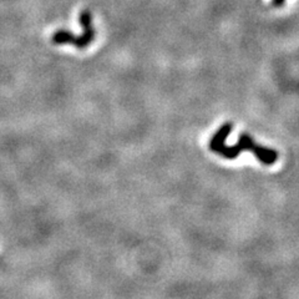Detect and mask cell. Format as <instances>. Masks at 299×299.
I'll use <instances>...</instances> for the list:
<instances>
[{
    "label": "cell",
    "mask_w": 299,
    "mask_h": 299,
    "mask_svg": "<svg viewBox=\"0 0 299 299\" xmlns=\"http://www.w3.org/2000/svg\"><path fill=\"white\" fill-rule=\"evenodd\" d=\"M232 130V122H225L223 125L219 126L218 130L213 134V136L211 137L210 142H208V148L213 154L218 155V156L223 157L226 160H235L238 156H241L243 152H252L262 165L272 166L277 162L279 154L275 148L266 147V146L256 142V140L246 132H242L239 135L236 145H226V140L228 139Z\"/></svg>",
    "instance_id": "6da1fadb"
},
{
    "label": "cell",
    "mask_w": 299,
    "mask_h": 299,
    "mask_svg": "<svg viewBox=\"0 0 299 299\" xmlns=\"http://www.w3.org/2000/svg\"><path fill=\"white\" fill-rule=\"evenodd\" d=\"M284 3H286V0H272V4L275 5L276 8H281Z\"/></svg>",
    "instance_id": "3957f363"
},
{
    "label": "cell",
    "mask_w": 299,
    "mask_h": 299,
    "mask_svg": "<svg viewBox=\"0 0 299 299\" xmlns=\"http://www.w3.org/2000/svg\"><path fill=\"white\" fill-rule=\"evenodd\" d=\"M79 22H80L84 33L83 35L76 36L72 45H74L75 47H78V49L84 50L85 47L89 46V45L91 44L95 39V29H94V25H92L91 11L87 9H84L83 11H81L80 15H79Z\"/></svg>",
    "instance_id": "7a4b0ae2"
}]
</instances>
